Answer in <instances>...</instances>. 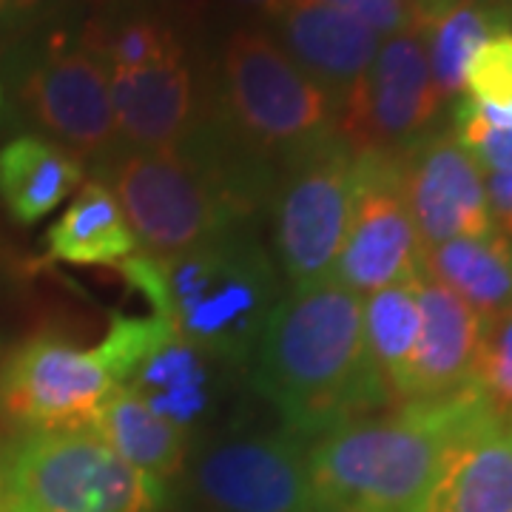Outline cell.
Here are the masks:
<instances>
[{
	"label": "cell",
	"mask_w": 512,
	"mask_h": 512,
	"mask_svg": "<svg viewBox=\"0 0 512 512\" xmlns=\"http://www.w3.org/2000/svg\"><path fill=\"white\" fill-rule=\"evenodd\" d=\"M254 362L256 390L302 441L393 402L367 353L362 296L333 279L279 299Z\"/></svg>",
	"instance_id": "cell-1"
},
{
	"label": "cell",
	"mask_w": 512,
	"mask_h": 512,
	"mask_svg": "<svg viewBox=\"0 0 512 512\" xmlns=\"http://www.w3.org/2000/svg\"><path fill=\"white\" fill-rule=\"evenodd\" d=\"M103 183L117 197L140 251L168 259L242 228L276 180L237 140L188 137L171 151H114Z\"/></svg>",
	"instance_id": "cell-2"
},
{
	"label": "cell",
	"mask_w": 512,
	"mask_h": 512,
	"mask_svg": "<svg viewBox=\"0 0 512 512\" xmlns=\"http://www.w3.org/2000/svg\"><path fill=\"white\" fill-rule=\"evenodd\" d=\"M476 384L348 421L308 450L319 512H419L447 450L493 419Z\"/></svg>",
	"instance_id": "cell-3"
},
{
	"label": "cell",
	"mask_w": 512,
	"mask_h": 512,
	"mask_svg": "<svg viewBox=\"0 0 512 512\" xmlns=\"http://www.w3.org/2000/svg\"><path fill=\"white\" fill-rule=\"evenodd\" d=\"M131 288L188 345L214 362L245 365L282 299L279 271L248 228L208 239L168 259L137 251L120 265Z\"/></svg>",
	"instance_id": "cell-4"
},
{
	"label": "cell",
	"mask_w": 512,
	"mask_h": 512,
	"mask_svg": "<svg viewBox=\"0 0 512 512\" xmlns=\"http://www.w3.org/2000/svg\"><path fill=\"white\" fill-rule=\"evenodd\" d=\"M228 137L259 160L282 165L333 131L336 106L262 29H239L222 52Z\"/></svg>",
	"instance_id": "cell-5"
},
{
	"label": "cell",
	"mask_w": 512,
	"mask_h": 512,
	"mask_svg": "<svg viewBox=\"0 0 512 512\" xmlns=\"http://www.w3.org/2000/svg\"><path fill=\"white\" fill-rule=\"evenodd\" d=\"M160 498L92 427L32 433L9 464V512H151Z\"/></svg>",
	"instance_id": "cell-6"
},
{
	"label": "cell",
	"mask_w": 512,
	"mask_h": 512,
	"mask_svg": "<svg viewBox=\"0 0 512 512\" xmlns=\"http://www.w3.org/2000/svg\"><path fill=\"white\" fill-rule=\"evenodd\" d=\"M356 194V151L328 131L282 165L274 188V242L291 288L330 279Z\"/></svg>",
	"instance_id": "cell-7"
},
{
	"label": "cell",
	"mask_w": 512,
	"mask_h": 512,
	"mask_svg": "<svg viewBox=\"0 0 512 512\" xmlns=\"http://www.w3.org/2000/svg\"><path fill=\"white\" fill-rule=\"evenodd\" d=\"M421 239L404 194L402 151H356V194L330 279L367 296L421 276Z\"/></svg>",
	"instance_id": "cell-8"
},
{
	"label": "cell",
	"mask_w": 512,
	"mask_h": 512,
	"mask_svg": "<svg viewBox=\"0 0 512 512\" xmlns=\"http://www.w3.org/2000/svg\"><path fill=\"white\" fill-rule=\"evenodd\" d=\"M427 23L384 37L376 60L336 106L333 128L353 151H404L439 114Z\"/></svg>",
	"instance_id": "cell-9"
},
{
	"label": "cell",
	"mask_w": 512,
	"mask_h": 512,
	"mask_svg": "<svg viewBox=\"0 0 512 512\" xmlns=\"http://www.w3.org/2000/svg\"><path fill=\"white\" fill-rule=\"evenodd\" d=\"M114 390L97 348L57 336L29 339L0 367V413L32 433L89 427Z\"/></svg>",
	"instance_id": "cell-10"
},
{
	"label": "cell",
	"mask_w": 512,
	"mask_h": 512,
	"mask_svg": "<svg viewBox=\"0 0 512 512\" xmlns=\"http://www.w3.org/2000/svg\"><path fill=\"white\" fill-rule=\"evenodd\" d=\"M20 97L35 123L77 160L106 163L117 151L109 72L83 46L57 40L26 74Z\"/></svg>",
	"instance_id": "cell-11"
},
{
	"label": "cell",
	"mask_w": 512,
	"mask_h": 512,
	"mask_svg": "<svg viewBox=\"0 0 512 512\" xmlns=\"http://www.w3.org/2000/svg\"><path fill=\"white\" fill-rule=\"evenodd\" d=\"M197 481L217 512H319L308 450L291 433L217 444L200 461Z\"/></svg>",
	"instance_id": "cell-12"
},
{
	"label": "cell",
	"mask_w": 512,
	"mask_h": 512,
	"mask_svg": "<svg viewBox=\"0 0 512 512\" xmlns=\"http://www.w3.org/2000/svg\"><path fill=\"white\" fill-rule=\"evenodd\" d=\"M404 194L421 248L495 231L481 165L450 134L419 137L402 151Z\"/></svg>",
	"instance_id": "cell-13"
},
{
	"label": "cell",
	"mask_w": 512,
	"mask_h": 512,
	"mask_svg": "<svg viewBox=\"0 0 512 512\" xmlns=\"http://www.w3.org/2000/svg\"><path fill=\"white\" fill-rule=\"evenodd\" d=\"M279 46L328 94L333 106L362 80L382 37L325 0H288L274 15Z\"/></svg>",
	"instance_id": "cell-14"
},
{
	"label": "cell",
	"mask_w": 512,
	"mask_h": 512,
	"mask_svg": "<svg viewBox=\"0 0 512 512\" xmlns=\"http://www.w3.org/2000/svg\"><path fill=\"white\" fill-rule=\"evenodd\" d=\"M117 134L131 151H171L191 137L194 77L185 55L134 72L109 74Z\"/></svg>",
	"instance_id": "cell-15"
},
{
	"label": "cell",
	"mask_w": 512,
	"mask_h": 512,
	"mask_svg": "<svg viewBox=\"0 0 512 512\" xmlns=\"http://www.w3.org/2000/svg\"><path fill=\"white\" fill-rule=\"evenodd\" d=\"M421 333L399 402L441 399L473 384L484 319L444 285L421 276Z\"/></svg>",
	"instance_id": "cell-16"
},
{
	"label": "cell",
	"mask_w": 512,
	"mask_h": 512,
	"mask_svg": "<svg viewBox=\"0 0 512 512\" xmlns=\"http://www.w3.org/2000/svg\"><path fill=\"white\" fill-rule=\"evenodd\" d=\"M419 512H512V421H481L447 450Z\"/></svg>",
	"instance_id": "cell-17"
},
{
	"label": "cell",
	"mask_w": 512,
	"mask_h": 512,
	"mask_svg": "<svg viewBox=\"0 0 512 512\" xmlns=\"http://www.w3.org/2000/svg\"><path fill=\"white\" fill-rule=\"evenodd\" d=\"M205 353L188 345L171 322L157 330L151 345L143 350L137 365L131 367L128 379L120 387H128L137 399L180 427L185 436L188 430L208 416L214 407V370Z\"/></svg>",
	"instance_id": "cell-18"
},
{
	"label": "cell",
	"mask_w": 512,
	"mask_h": 512,
	"mask_svg": "<svg viewBox=\"0 0 512 512\" xmlns=\"http://www.w3.org/2000/svg\"><path fill=\"white\" fill-rule=\"evenodd\" d=\"M49 259L83 268H117L140 251L123 208L103 180L77 188L69 208L46 234Z\"/></svg>",
	"instance_id": "cell-19"
},
{
	"label": "cell",
	"mask_w": 512,
	"mask_h": 512,
	"mask_svg": "<svg viewBox=\"0 0 512 512\" xmlns=\"http://www.w3.org/2000/svg\"><path fill=\"white\" fill-rule=\"evenodd\" d=\"M94 433L163 495V484L183 470L185 433L157 416L128 387H117L94 413Z\"/></svg>",
	"instance_id": "cell-20"
},
{
	"label": "cell",
	"mask_w": 512,
	"mask_h": 512,
	"mask_svg": "<svg viewBox=\"0 0 512 512\" xmlns=\"http://www.w3.org/2000/svg\"><path fill=\"white\" fill-rule=\"evenodd\" d=\"M421 274L456 293L484 322L512 308V242L498 228L487 237L427 248Z\"/></svg>",
	"instance_id": "cell-21"
},
{
	"label": "cell",
	"mask_w": 512,
	"mask_h": 512,
	"mask_svg": "<svg viewBox=\"0 0 512 512\" xmlns=\"http://www.w3.org/2000/svg\"><path fill=\"white\" fill-rule=\"evenodd\" d=\"M83 183V165L43 137H15L0 151V197L12 220L35 225Z\"/></svg>",
	"instance_id": "cell-22"
},
{
	"label": "cell",
	"mask_w": 512,
	"mask_h": 512,
	"mask_svg": "<svg viewBox=\"0 0 512 512\" xmlns=\"http://www.w3.org/2000/svg\"><path fill=\"white\" fill-rule=\"evenodd\" d=\"M421 276L362 296L367 353L379 370L390 399H402L404 379L419 345Z\"/></svg>",
	"instance_id": "cell-23"
},
{
	"label": "cell",
	"mask_w": 512,
	"mask_h": 512,
	"mask_svg": "<svg viewBox=\"0 0 512 512\" xmlns=\"http://www.w3.org/2000/svg\"><path fill=\"white\" fill-rule=\"evenodd\" d=\"M512 26V9L504 3L461 0L441 18L427 23V57L441 100L464 89V74L484 40Z\"/></svg>",
	"instance_id": "cell-24"
},
{
	"label": "cell",
	"mask_w": 512,
	"mask_h": 512,
	"mask_svg": "<svg viewBox=\"0 0 512 512\" xmlns=\"http://www.w3.org/2000/svg\"><path fill=\"white\" fill-rule=\"evenodd\" d=\"M80 46L92 52L109 74L134 72L185 55L174 26L148 12H123L92 20Z\"/></svg>",
	"instance_id": "cell-25"
},
{
	"label": "cell",
	"mask_w": 512,
	"mask_h": 512,
	"mask_svg": "<svg viewBox=\"0 0 512 512\" xmlns=\"http://www.w3.org/2000/svg\"><path fill=\"white\" fill-rule=\"evenodd\" d=\"M473 384L498 419L512 421V308L484 322Z\"/></svg>",
	"instance_id": "cell-26"
},
{
	"label": "cell",
	"mask_w": 512,
	"mask_h": 512,
	"mask_svg": "<svg viewBox=\"0 0 512 512\" xmlns=\"http://www.w3.org/2000/svg\"><path fill=\"white\" fill-rule=\"evenodd\" d=\"M464 89L470 92V100L498 109H512V32H495L490 40L481 43L467 74Z\"/></svg>",
	"instance_id": "cell-27"
},
{
	"label": "cell",
	"mask_w": 512,
	"mask_h": 512,
	"mask_svg": "<svg viewBox=\"0 0 512 512\" xmlns=\"http://www.w3.org/2000/svg\"><path fill=\"white\" fill-rule=\"evenodd\" d=\"M456 140L490 174L512 171V126H490L470 97L456 109Z\"/></svg>",
	"instance_id": "cell-28"
},
{
	"label": "cell",
	"mask_w": 512,
	"mask_h": 512,
	"mask_svg": "<svg viewBox=\"0 0 512 512\" xmlns=\"http://www.w3.org/2000/svg\"><path fill=\"white\" fill-rule=\"evenodd\" d=\"M325 3L362 20L379 37H393L416 23H424L419 9L410 0H325Z\"/></svg>",
	"instance_id": "cell-29"
},
{
	"label": "cell",
	"mask_w": 512,
	"mask_h": 512,
	"mask_svg": "<svg viewBox=\"0 0 512 512\" xmlns=\"http://www.w3.org/2000/svg\"><path fill=\"white\" fill-rule=\"evenodd\" d=\"M487 185V202H490V214L493 222L501 225V234L512 237V171L507 174H490Z\"/></svg>",
	"instance_id": "cell-30"
},
{
	"label": "cell",
	"mask_w": 512,
	"mask_h": 512,
	"mask_svg": "<svg viewBox=\"0 0 512 512\" xmlns=\"http://www.w3.org/2000/svg\"><path fill=\"white\" fill-rule=\"evenodd\" d=\"M456 3H461V0H413V6L419 9V15L424 23H433V20L441 18L447 9H453Z\"/></svg>",
	"instance_id": "cell-31"
},
{
	"label": "cell",
	"mask_w": 512,
	"mask_h": 512,
	"mask_svg": "<svg viewBox=\"0 0 512 512\" xmlns=\"http://www.w3.org/2000/svg\"><path fill=\"white\" fill-rule=\"evenodd\" d=\"M228 3L237 6V9H245V12H262V15L274 18L288 0H228Z\"/></svg>",
	"instance_id": "cell-32"
},
{
	"label": "cell",
	"mask_w": 512,
	"mask_h": 512,
	"mask_svg": "<svg viewBox=\"0 0 512 512\" xmlns=\"http://www.w3.org/2000/svg\"><path fill=\"white\" fill-rule=\"evenodd\" d=\"M0 512H9V464L0 450Z\"/></svg>",
	"instance_id": "cell-33"
},
{
	"label": "cell",
	"mask_w": 512,
	"mask_h": 512,
	"mask_svg": "<svg viewBox=\"0 0 512 512\" xmlns=\"http://www.w3.org/2000/svg\"><path fill=\"white\" fill-rule=\"evenodd\" d=\"M168 3H174L183 15H194V12H200L202 6H205V0H168Z\"/></svg>",
	"instance_id": "cell-34"
},
{
	"label": "cell",
	"mask_w": 512,
	"mask_h": 512,
	"mask_svg": "<svg viewBox=\"0 0 512 512\" xmlns=\"http://www.w3.org/2000/svg\"><path fill=\"white\" fill-rule=\"evenodd\" d=\"M26 3H32V0H0V15H9V12H15L20 6H26Z\"/></svg>",
	"instance_id": "cell-35"
},
{
	"label": "cell",
	"mask_w": 512,
	"mask_h": 512,
	"mask_svg": "<svg viewBox=\"0 0 512 512\" xmlns=\"http://www.w3.org/2000/svg\"><path fill=\"white\" fill-rule=\"evenodd\" d=\"M510 32H512V26H510Z\"/></svg>",
	"instance_id": "cell-36"
},
{
	"label": "cell",
	"mask_w": 512,
	"mask_h": 512,
	"mask_svg": "<svg viewBox=\"0 0 512 512\" xmlns=\"http://www.w3.org/2000/svg\"><path fill=\"white\" fill-rule=\"evenodd\" d=\"M410 3H413V0H410Z\"/></svg>",
	"instance_id": "cell-37"
}]
</instances>
